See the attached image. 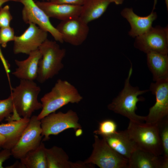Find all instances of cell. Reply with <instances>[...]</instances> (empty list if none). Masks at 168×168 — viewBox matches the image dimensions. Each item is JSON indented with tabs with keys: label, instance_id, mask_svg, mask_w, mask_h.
Masks as SVG:
<instances>
[{
	"label": "cell",
	"instance_id": "cell-1",
	"mask_svg": "<svg viewBox=\"0 0 168 168\" xmlns=\"http://www.w3.org/2000/svg\"><path fill=\"white\" fill-rule=\"evenodd\" d=\"M83 99L77 89L66 80L58 79L51 91L41 98V110L37 116L40 120L68 103H78Z\"/></svg>",
	"mask_w": 168,
	"mask_h": 168
},
{
	"label": "cell",
	"instance_id": "cell-2",
	"mask_svg": "<svg viewBox=\"0 0 168 168\" xmlns=\"http://www.w3.org/2000/svg\"><path fill=\"white\" fill-rule=\"evenodd\" d=\"M124 87L119 95L108 105V109L114 113L120 114L130 121L137 123H143L146 116L137 114V104L139 101H144L142 97H138L140 95L150 91L149 90H140L138 86L133 87L130 83V79L133 72L132 63Z\"/></svg>",
	"mask_w": 168,
	"mask_h": 168
},
{
	"label": "cell",
	"instance_id": "cell-3",
	"mask_svg": "<svg viewBox=\"0 0 168 168\" xmlns=\"http://www.w3.org/2000/svg\"><path fill=\"white\" fill-rule=\"evenodd\" d=\"M11 89L13 112L18 116L30 118L34 112L42 109V104L38 99L41 88L34 81L20 80L18 86Z\"/></svg>",
	"mask_w": 168,
	"mask_h": 168
},
{
	"label": "cell",
	"instance_id": "cell-4",
	"mask_svg": "<svg viewBox=\"0 0 168 168\" xmlns=\"http://www.w3.org/2000/svg\"><path fill=\"white\" fill-rule=\"evenodd\" d=\"M42 55L39 63L36 80L43 83L57 75L63 69L62 60L66 54V50L61 48L56 41L47 39L39 49Z\"/></svg>",
	"mask_w": 168,
	"mask_h": 168
},
{
	"label": "cell",
	"instance_id": "cell-5",
	"mask_svg": "<svg viewBox=\"0 0 168 168\" xmlns=\"http://www.w3.org/2000/svg\"><path fill=\"white\" fill-rule=\"evenodd\" d=\"M126 130L138 147L157 156L163 154L156 124L137 123L130 121Z\"/></svg>",
	"mask_w": 168,
	"mask_h": 168
},
{
	"label": "cell",
	"instance_id": "cell-6",
	"mask_svg": "<svg viewBox=\"0 0 168 168\" xmlns=\"http://www.w3.org/2000/svg\"><path fill=\"white\" fill-rule=\"evenodd\" d=\"M91 154L84 163L100 168H128V159L113 149L104 138L95 134Z\"/></svg>",
	"mask_w": 168,
	"mask_h": 168
},
{
	"label": "cell",
	"instance_id": "cell-7",
	"mask_svg": "<svg viewBox=\"0 0 168 168\" xmlns=\"http://www.w3.org/2000/svg\"><path fill=\"white\" fill-rule=\"evenodd\" d=\"M77 113L72 110L65 113L60 111L48 114L40 120L42 135L44 136L43 141L48 140L50 135H57L68 129L75 131L82 128Z\"/></svg>",
	"mask_w": 168,
	"mask_h": 168
},
{
	"label": "cell",
	"instance_id": "cell-8",
	"mask_svg": "<svg viewBox=\"0 0 168 168\" xmlns=\"http://www.w3.org/2000/svg\"><path fill=\"white\" fill-rule=\"evenodd\" d=\"M42 132L40 120L37 116H31L18 141L11 149L12 155L20 159L28 152L36 148L41 142Z\"/></svg>",
	"mask_w": 168,
	"mask_h": 168
},
{
	"label": "cell",
	"instance_id": "cell-9",
	"mask_svg": "<svg viewBox=\"0 0 168 168\" xmlns=\"http://www.w3.org/2000/svg\"><path fill=\"white\" fill-rule=\"evenodd\" d=\"M134 46L146 54L154 52L168 54V26L152 27L143 34L136 37Z\"/></svg>",
	"mask_w": 168,
	"mask_h": 168
},
{
	"label": "cell",
	"instance_id": "cell-10",
	"mask_svg": "<svg viewBox=\"0 0 168 168\" xmlns=\"http://www.w3.org/2000/svg\"><path fill=\"white\" fill-rule=\"evenodd\" d=\"M23 5L22 18L26 24L33 23L50 33L56 41L64 42L62 36L52 24L49 17L33 0H18Z\"/></svg>",
	"mask_w": 168,
	"mask_h": 168
},
{
	"label": "cell",
	"instance_id": "cell-11",
	"mask_svg": "<svg viewBox=\"0 0 168 168\" xmlns=\"http://www.w3.org/2000/svg\"><path fill=\"white\" fill-rule=\"evenodd\" d=\"M149 90L155 95L156 102L149 109L145 123L155 124L168 116V78L151 83Z\"/></svg>",
	"mask_w": 168,
	"mask_h": 168
},
{
	"label": "cell",
	"instance_id": "cell-12",
	"mask_svg": "<svg viewBox=\"0 0 168 168\" xmlns=\"http://www.w3.org/2000/svg\"><path fill=\"white\" fill-rule=\"evenodd\" d=\"M48 32L33 23H30L22 34L15 36L13 52L15 54H23L29 55L38 49L47 39Z\"/></svg>",
	"mask_w": 168,
	"mask_h": 168
},
{
	"label": "cell",
	"instance_id": "cell-13",
	"mask_svg": "<svg viewBox=\"0 0 168 168\" xmlns=\"http://www.w3.org/2000/svg\"><path fill=\"white\" fill-rule=\"evenodd\" d=\"M88 24L79 16L62 21L56 28L61 35L63 42L78 46L87 38L89 30Z\"/></svg>",
	"mask_w": 168,
	"mask_h": 168
},
{
	"label": "cell",
	"instance_id": "cell-14",
	"mask_svg": "<svg viewBox=\"0 0 168 168\" xmlns=\"http://www.w3.org/2000/svg\"><path fill=\"white\" fill-rule=\"evenodd\" d=\"M168 161L161 156L138 147L128 159V168H168Z\"/></svg>",
	"mask_w": 168,
	"mask_h": 168
},
{
	"label": "cell",
	"instance_id": "cell-15",
	"mask_svg": "<svg viewBox=\"0 0 168 168\" xmlns=\"http://www.w3.org/2000/svg\"><path fill=\"white\" fill-rule=\"evenodd\" d=\"M153 9L151 13L146 16H139L134 13L132 8H125L121 14L129 23L131 29L128 34L133 37L141 35L148 30L152 26L153 21L156 19L157 16Z\"/></svg>",
	"mask_w": 168,
	"mask_h": 168
},
{
	"label": "cell",
	"instance_id": "cell-16",
	"mask_svg": "<svg viewBox=\"0 0 168 168\" xmlns=\"http://www.w3.org/2000/svg\"><path fill=\"white\" fill-rule=\"evenodd\" d=\"M37 5L50 18L62 21L80 16L82 6L35 1Z\"/></svg>",
	"mask_w": 168,
	"mask_h": 168
},
{
	"label": "cell",
	"instance_id": "cell-17",
	"mask_svg": "<svg viewBox=\"0 0 168 168\" xmlns=\"http://www.w3.org/2000/svg\"><path fill=\"white\" fill-rule=\"evenodd\" d=\"M28 55V57L25 60H15L17 68L12 74L20 80L34 81L37 78L39 61L42 55L38 49L31 52Z\"/></svg>",
	"mask_w": 168,
	"mask_h": 168
},
{
	"label": "cell",
	"instance_id": "cell-18",
	"mask_svg": "<svg viewBox=\"0 0 168 168\" xmlns=\"http://www.w3.org/2000/svg\"><path fill=\"white\" fill-rule=\"evenodd\" d=\"M47 168H93L92 165L85 164L83 162L70 161L68 155L61 147L54 146L46 148Z\"/></svg>",
	"mask_w": 168,
	"mask_h": 168
},
{
	"label": "cell",
	"instance_id": "cell-19",
	"mask_svg": "<svg viewBox=\"0 0 168 168\" xmlns=\"http://www.w3.org/2000/svg\"><path fill=\"white\" fill-rule=\"evenodd\" d=\"M30 118H21L0 124V133L6 138L2 147L3 149H11L17 143L27 126Z\"/></svg>",
	"mask_w": 168,
	"mask_h": 168
},
{
	"label": "cell",
	"instance_id": "cell-20",
	"mask_svg": "<svg viewBox=\"0 0 168 168\" xmlns=\"http://www.w3.org/2000/svg\"><path fill=\"white\" fill-rule=\"evenodd\" d=\"M102 138L113 149L128 159L138 147L129 137L126 130L117 131L111 135Z\"/></svg>",
	"mask_w": 168,
	"mask_h": 168
},
{
	"label": "cell",
	"instance_id": "cell-21",
	"mask_svg": "<svg viewBox=\"0 0 168 168\" xmlns=\"http://www.w3.org/2000/svg\"><path fill=\"white\" fill-rule=\"evenodd\" d=\"M147 63L155 82L168 78L167 54L154 52L147 53Z\"/></svg>",
	"mask_w": 168,
	"mask_h": 168
},
{
	"label": "cell",
	"instance_id": "cell-22",
	"mask_svg": "<svg viewBox=\"0 0 168 168\" xmlns=\"http://www.w3.org/2000/svg\"><path fill=\"white\" fill-rule=\"evenodd\" d=\"M110 3L109 0H85L82 6L79 17L88 24L100 17L105 12Z\"/></svg>",
	"mask_w": 168,
	"mask_h": 168
},
{
	"label": "cell",
	"instance_id": "cell-23",
	"mask_svg": "<svg viewBox=\"0 0 168 168\" xmlns=\"http://www.w3.org/2000/svg\"><path fill=\"white\" fill-rule=\"evenodd\" d=\"M46 148L41 142L36 148L28 152L20 159V162L26 168H47Z\"/></svg>",
	"mask_w": 168,
	"mask_h": 168
},
{
	"label": "cell",
	"instance_id": "cell-24",
	"mask_svg": "<svg viewBox=\"0 0 168 168\" xmlns=\"http://www.w3.org/2000/svg\"><path fill=\"white\" fill-rule=\"evenodd\" d=\"M156 124L162 148V156L168 161V116Z\"/></svg>",
	"mask_w": 168,
	"mask_h": 168
},
{
	"label": "cell",
	"instance_id": "cell-25",
	"mask_svg": "<svg viewBox=\"0 0 168 168\" xmlns=\"http://www.w3.org/2000/svg\"><path fill=\"white\" fill-rule=\"evenodd\" d=\"M117 126L116 122L111 119H106L99 122L97 129L94 131L95 134L102 138L111 135L117 131Z\"/></svg>",
	"mask_w": 168,
	"mask_h": 168
},
{
	"label": "cell",
	"instance_id": "cell-26",
	"mask_svg": "<svg viewBox=\"0 0 168 168\" xmlns=\"http://www.w3.org/2000/svg\"><path fill=\"white\" fill-rule=\"evenodd\" d=\"M14 110V105L10 95L6 99H0V122L10 117Z\"/></svg>",
	"mask_w": 168,
	"mask_h": 168
},
{
	"label": "cell",
	"instance_id": "cell-27",
	"mask_svg": "<svg viewBox=\"0 0 168 168\" xmlns=\"http://www.w3.org/2000/svg\"><path fill=\"white\" fill-rule=\"evenodd\" d=\"M15 36L14 29L10 26L0 28V45L3 48H6L8 42L14 40Z\"/></svg>",
	"mask_w": 168,
	"mask_h": 168
},
{
	"label": "cell",
	"instance_id": "cell-28",
	"mask_svg": "<svg viewBox=\"0 0 168 168\" xmlns=\"http://www.w3.org/2000/svg\"><path fill=\"white\" fill-rule=\"evenodd\" d=\"M12 18L8 5L0 8V28L10 26Z\"/></svg>",
	"mask_w": 168,
	"mask_h": 168
},
{
	"label": "cell",
	"instance_id": "cell-29",
	"mask_svg": "<svg viewBox=\"0 0 168 168\" xmlns=\"http://www.w3.org/2000/svg\"><path fill=\"white\" fill-rule=\"evenodd\" d=\"M85 0H50L51 2L71 5L82 6Z\"/></svg>",
	"mask_w": 168,
	"mask_h": 168
},
{
	"label": "cell",
	"instance_id": "cell-30",
	"mask_svg": "<svg viewBox=\"0 0 168 168\" xmlns=\"http://www.w3.org/2000/svg\"><path fill=\"white\" fill-rule=\"evenodd\" d=\"M0 44V59L2 63L5 70L8 81L10 84L9 73L10 72V65L7 61L5 58L2 52Z\"/></svg>",
	"mask_w": 168,
	"mask_h": 168
},
{
	"label": "cell",
	"instance_id": "cell-31",
	"mask_svg": "<svg viewBox=\"0 0 168 168\" xmlns=\"http://www.w3.org/2000/svg\"><path fill=\"white\" fill-rule=\"evenodd\" d=\"M12 155L11 149H3L0 152V168H3V163Z\"/></svg>",
	"mask_w": 168,
	"mask_h": 168
},
{
	"label": "cell",
	"instance_id": "cell-32",
	"mask_svg": "<svg viewBox=\"0 0 168 168\" xmlns=\"http://www.w3.org/2000/svg\"><path fill=\"white\" fill-rule=\"evenodd\" d=\"M7 168H26V166L21 162L16 161L12 165L6 167Z\"/></svg>",
	"mask_w": 168,
	"mask_h": 168
},
{
	"label": "cell",
	"instance_id": "cell-33",
	"mask_svg": "<svg viewBox=\"0 0 168 168\" xmlns=\"http://www.w3.org/2000/svg\"><path fill=\"white\" fill-rule=\"evenodd\" d=\"M81 128H78L75 130V135L76 137H78L80 136L82 134L83 131Z\"/></svg>",
	"mask_w": 168,
	"mask_h": 168
},
{
	"label": "cell",
	"instance_id": "cell-34",
	"mask_svg": "<svg viewBox=\"0 0 168 168\" xmlns=\"http://www.w3.org/2000/svg\"><path fill=\"white\" fill-rule=\"evenodd\" d=\"M6 138L4 137L0 133V147H2L4 144Z\"/></svg>",
	"mask_w": 168,
	"mask_h": 168
},
{
	"label": "cell",
	"instance_id": "cell-35",
	"mask_svg": "<svg viewBox=\"0 0 168 168\" xmlns=\"http://www.w3.org/2000/svg\"><path fill=\"white\" fill-rule=\"evenodd\" d=\"M110 3L113 2L116 5L122 4L124 0H109Z\"/></svg>",
	"mask_w": 168,
	"mask_h": 168
},
{
	"label": "cell",
	"instance_id": "cell-36",
	"mask_svg": "<svg viewBox=\"0 0 168 168\" xmlns=\"http://www.w3.org/2000/svg\"><path fill=\"white\" fill-rule=\"evenodd\" d=\"M9 1L18 2V0H0V8L4 3Z\"/></svg>",
	"mask_w": 168,
	"mask_h": 168
},
{
	"label": "cell",
	"instance_id": "cell-37",
	"mask_svg": "<svg viewBox=\"0 0 168 168\" xmlns=\"http://www.w3.org/2000/svg\"><path fill=\"white\" fill-rule=\"evenodd\" d=\"M165 3L167 10H168V0H165Z\"/></svg>",
	"mask_w": 168,
	"mask_h": 168
},
{
	"label": "cell",
	"instance_id": "cell-38",
	"mask_svg": "<svg viewBox=\"0 0 168 168\" xmlns=\"http://www.w3.org/2000/svg\"><path fill=\"white\" fill-rule=\"evenodd\" d=\"M43 1H50V0H43Z\"/></svg>",
	"mask_w": 168,
	"mask_h": 168
}]
</instances>
